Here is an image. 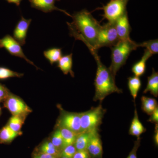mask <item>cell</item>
<instances>
[{"instance_id":"obj_5","label":"cell","mask_w":158,"mask_h":158,"mask_svg":"<svg viewBox=\"0 0 158 158\" xmlns=\"http://www.w3.org/2000/svg\"><path fill=\"white\" fill-rule=\"evenodd\" d=\"M119 41L115 23L108 22L101 26L98 35L96 49L103 47H112Z\"/></svg>"},{"instance_id":"obj_26","label":"cell","mask_w":158,"mask_h":158,"mask_svg":"<svg viewBox=\"0 0 158 158\" xmlns=\"http://www.w3.org/2000/svg\"><path fill=\"white\" fill-rule=\"evenodd\" d=\"M24 75L23 74L19 73L16 72L0 66V80H4L12 77H21Z\"/></svg>"},{"instance_id":"obj_9","label":"cell","mask_w":158,"mask_h":158,"mask_svg":"<svg viewBox=\"0 0 158 158\" xmlns=\"http://www.w3.org/2000/svg\"><path fill=\"white\" fill-rule=\"evenodd\" d=\"M0 48H5L12 56L22 58L29 64L34 65L37 69H39V68L34 64V62L26 57L23 52L21 45L10 35H6L0 39Z\"/></svg>"},{"instance_id":"obj_15","label":"cell","mask_w":158,"mask_h":158,"mask_svg":"<svg viewBox=\"0 0 158 158\" xmlns=\"http://www.w3.org/2000/svg\"><path fill=\"white\" fill-rule=\"evenodd\" d=\"M146 129L144 127L139 119L137 109L135 108L134 118L129 131V134L131 135L136 136L137 138L140 137L141 134L145 132Z\"/></svg>"},{"instance_id":"obj_34","label":"cell","mask_w":158,"mask_h":158,"mask_svg":"<svg viewBox=\"0 0 158 158\" xmlns=\"http://www.w3.org/2000/svg\"><path fill=\"white\" fill-rule=\"evenodd\" d=\"M33 157V158H57V157L55 156L43 153L38 152L37 151H36L34 153Z\"/></svg>"},{"instance_id":"obj_4","label":"cell","mask_w":158,"mask_h":158,"mask_svg":"<svg viewBox=\"0 0 158 158\" xmlns=\"http://www.w3.org/2000/svg\"><path fill=\"white\" fill-rule=\"evenodd\" d=\"M106 110L99 105L96 107H92L86 112L81 113V131H92L99 129L102 123Z\"/></svg>"},{"instance_id":"obj_32","label":"cell","mask_w":158,"mask_h":158,"mask_svg":"<svg viewBox=\"0 0 158 158\" xmlns=\"http://www.w3.org/2000/svg\"><path fill=\"white\" fill-rule=\"evenodd\" d=\"M148 121L155 124H158V107L150 115Z\"/></svg>"},{"instance_id":"obj_12","label":"cell","mask_w":158,"mask_h":158,"mask_svg":"<svg viewBox=\"0 0 158 158\" xmlns=\"http://www.w3.org/2000/svg\"><path fill=\"white\" fill-rule=\"evenodd\" d=\"M115 27L119 40L130 39L131 27L129 22L127 11L115 22Z\"/></svg>"},{"instance_id":"obj_35","label":"cell","mask_w":158,"mask_h":158,"mask_svg":"<svg viewBox=\"0 0 158 158\" xmlns=\"http://www.w3.org/2000/svg\"><path fill=\"white\" fill-rule=\"evenodd\" d=\"M154 141L156 146L158 145V124H155V134L154 135Z\"/></svg>"},{"instance_id":"obj_29","label":"cell","mask_w":158,"mask_h":158,"mask_svg":"<svg viewBox=\"0 0 158 158\" xmlns=\"http://www.w3.org/2000/svg\"><path fill=\"white\" fill-rule=\"evenodd\" d=\"M77 149L74 145L71 144L64 147L60 152L59 157H64L67 158H73L77 152Z\"/></svg>"},{"instance_id":"obj_18","label":"cell","mask_w":158,"mask_h":158,"mask_svg":"<svg viewBox=\"0 0 158 158\" xmlns=\"http://www.w3.org/2000/svg\"><path fill=\"white\" fill-rule=\"evenodd\" d=\"M149 92L155 97L158 96V73L152 69V73L148 77L147 87L144 90V93Z\"/></svg>"},{"instance_id":"obj_36","label":"cell","mask_w":158,"mask_h":158,"mask_svg":"<svg viewBox=\"0 0 158 158\" xmlns=\"http://www.w3.org/2000/svg\"><path fill=\"white\" fill-rule=\"evenodd\" d=\"M6 1L9 3H12L16 5V6H19L23 0H6Z\"/></svg>"},{"instance_id":"obj_25","label":"cell","mask_w":158,"mask_h":158,"mask_svg":"<svg viewBox=\"0 0 158 158\" xmlns=\"http://www.w3.org/2000/svg\"><path fill=\"white\" fill-rule=\"evenodd\" d=\"M25 118L20 116H12L9 119L7 125L10 128L17 132H20L21 129L22 127Z\"/></svg>"},{"instance_id":"obj_17","label":"cell","mask_w":158,"mask_h":158,"mask_svg":"<svg viewBox=\"0 0 158 158\" xmlns=\"http://www.w3.org/2000/svg\"><path fill=\"white\" fill-rule=\"evenodd\" d=\"M73 54L66 55L61 57L58 62V67L65 75L70 73L72 77H74V73L72 70Z\"/></svg>"},{"instance_id":"obj_11","label":"cell","mask_w":158,"mask_h":158,"mask_svg":"<svg viewBox=\"0 0 158 158\" xmlns=\"http://www.w3.org/2000/svg\"><path fill=\"white\" fill-rule=\"evenodd\" d=\"M31 21L32 19H26L22 16L13 31V38L21 46L25 44L27 33Z\"/></svg>"},{"instance_id":"obj_23","label":"cell","mask_w":158,"mask_h":158,"mask_svg":"<svg viewBox=\"0 0 158 158\" xmlns=\"http://www.w3.org/2000/svg\"><path fill=\"white\" fill-rule=\"evenodd\" d=\"M44 55L48 60L51 65L59 62V59L62 57V52L61 48H53L49 49L44 51Z\"/></svg>"},{"instance_id":"obj_33","label":"cell","mask_w":158,"mask_h":158,"mask_svg":"<svg viewBox=\"0 0 158 158\" xmlns=\"http://www.w3.org/2000/svg\"><path fill=\"white\" fill-rule=\"evenodd\" d=\"M73 158H90L87 151H77Z\"/></svg>"},{"instance_id":"obj_14","label":"cell","mask_w":158,"mask_h":158,"mask_svg":"<svg viewBox=\"0 0 158 158\" xmlns=\"http://www.w3.org/2000/svg\"><path fill=\"white\" fill-rule=\"evenodd\" d=\"M99 130V129H97L92 131H85L78 134L74 143L77 151L86 150L88 143L94 133Z\"/></svg>"},{"instance_id":"obj_28","label":"cell","mask_w":158,"mask_h":158,"mask_svg":"<svg viewBox=\"0 0 158 158\" xmlns=\"http://www.w3.org/2000/svg\"><path fill=\"white\" fill-rule=\"evenodd\" d=\"M138 47H142L146 48L152 55L158 54V39L154 40H150L145 41L142 43L138 44Z\"/></svg>"},{"instance_id":"obj_30","label":"cell","mask_w":158,"mask_h":158,"mask_svg":"<svg viewBox=\"0 0 158 158\" xmlns=\"http://www.w3.org/2000/svg\"><path fill=\"white\" fill-rule=\"evenodd\" d=\"M141 138L140 137L137 138V140L135 141L134 147L132 149L131 151L129 154L127 158H137V151L140 146L141 143Z\"/></svg>"},{"instance_id":"obj_27","label":"cell","mask_w":158,"mask_h":158,"mask_svg":"<svg viewBox=\"0 0 158 158\" xmlns=\"http://www.w3.org/2000/svg\"><path fill=\"white\" fill-rule=\"evenodd\" d=\"M51 141L60 152L63 148V139L59 127H57V129L54 131Z\"/></svg>"},{"instance_id":"obj_10","label":"cell","mask_w":158,"mask_h":158,"mask_svg":"<svg viewBox=\"0 0 158 158\" xmlns=\"http://www.w3.org/2000/svg\"><path fill=\"white\" fill-rule=\"evenodd\" d=\"M99 130L94 133L86 148L90 158H103L102 143Z\"/></svg>"},{"instance_id":"obj_19","label":"cell","mask_w":158,"mask_h":158,"mask_svg":"<svg viewBox=\"0 0 158 158\" xmlns=\"http://www.w3.org/2000/svg\"><path fill=\"white\" fill-rule=\"evenodd\" d=\"M21 134V133L15 131L7 125L0 130V143H10Z\"/></svg>"},{"instance_id":"obj_7","label":"cell","mask_w":158,"mask_h":158,"mask_svg":"<svg viewBox=\"0 0 158 158\" xmlns=\"http://www.w3.org/2000/svg\"><path fill=\"white\" fill-rule=\"evenodd\" d=\"M4 107L9 110L12 116L25 118L32 111L21 99L11 93L4 101Z\"/></svg>"},{"instance_id":"obj_8","label":"cell","mask_w":158,"mask_h":158,"mask_svg":"<svg viewBox=\"0 0 158 158\" xmlns=\"http://www.w3.org/2000/svg\"><path fill=\"white\" fill-rule=\"evenodd\" d=\"M58 127L65 128L78 135L81 133V113H71L61 109Z\"/></svg>"},{"instance_id":"obj_20","label":"cell","mask_w":158,"mask_h":158,"mask_svg":"<svg viewBox=\"0 0 158 158\" xmlns=\"http://www.w3.org/2000/svg\"><path fill=\"white\" fill-rule=\"evenodd\" d=\"M141 101V109L148 115H150L158 107L157 102L154 98L143 96Z\"/></svg>"},{"instance_id":"obj_21","label":"cell","mask_w":158,"mask_h":158,"mask_svg":"<svg viewBox=\"0 0 158 158\" xmlns=\"http://www.w3.org/2000/svg\"><path fill=\"white\" fill-rule=\"evenodd\" d=\"M141 83L140 77L134 76L130 77L128 78V86L131 95L134 99V101H135L138 95V91L141 88Z\"/></svg>"},{"instance_id":"obj_22","label":"cell","mask_w":158,"mask_h":158,"mask_svg":"<svg viewBox=\"0 0 158 158\" xmlns=\"http://www.w3.org/2000/svg\"><path fill=\"white\" fill-rule=\"evenodd\" d=\"M37 152L47 154L59 157L60 151L52 144L51 141H46L42 143L37 149Z\"/></svg>"},{"instance_id":"obj_1","label":"cell","mask_w":158,"mask_h":158,"mask_svg":"<svg viewBox=\"0 0 158 158\" xmlns=\"http://www.w3.org/2000/svg\"><path fill=\"white\" fill-rule=\"evenodd\" d=\"M73 21L68 23L70 35L81 40L90 51L96 49L98 35L101 25L87 10L76 12L72 15Z\"/></svg>"},{"instance_id":"obj_16","label":"cell","mask_w":158,"mask_h":158,"mask_svg":"<svg viewBox=\"0 0 158 158\" xmlns=\"http://www.w3.org/2000/svg\"><path fill=\"white\" fill-rule=\"evenodd\" d=\"M152 56V54L148 50H144V55L141 60L133 65L132 68V71L135 76L140 77L144 74L146 70V62Z\"/></svg>"},{"instance_id":"obj_3","label":"cell","mask_w":158,"mask_h":158,"mask_svg":"<svg viewBox=\"0 0 158 158\" xmlns=\"http://www.w3.org/2000/svg\"><path fill=\"white\" fill-rule=\"evenodd\" d=\"M138 47V44L131 39L119 40L111 47V64L109 69L115 77L117 72L125 64L130 54Z\"/></svg>"},{"instance_id":"obj_13","label":"cell","mask_w":158,"mask_h":158,"mask_svg":"<svg viewBox=\"0 0 158 158\" xmlns=\"http://www.w3.org/2000/svg\"><path fill=\"white\" fill-rule=\"evenodd\" d=\"M31 7L45 12L48 13L53 11H59L72 17V15L65 10L59 9L55 6V2L58 0H29Z\"/></svg>"},{"instance_id":"obj_38","label":"cell","mask_w":158,"mask_h":158,"mask_svg":"<svg viewBox=\"0 0 158 158\" xmlns=\"http://www.w3.org/2000/svg\"><path fill=\"white\" fill-rule=\"evenodd\" d=\"M1 112H2V109H1V107H0V115L1 114Z\"/></svg>"},{"instance_id":"obj_31","label":"cell","mask_w":158,"mask_h":158,"mask_svg":"<svg viewBox=\"0 0 158 158\" xmlns=\"http://www.w3.org/2000/svg\"><path fill=\"white\" fill-rule=\"evenodd\" d=\"M10 93L9 90L5 86L0 84V102L4 101Z\"/></svg>"},{"instance_id":"obj_2","label":"cell","mask_w":158,"mask_h":158,"mask_svg":"<svg viewBox=\"0 0 158 158\" xmlns=\"http://www.w3.org/2000/svg\"><path fill=\"white\" fill-rule=\"evenodd\" d=\"M97 65L96 77L94 80L95 95L93 98L94 102H102L106 97L111 94L122 93V90L118 88L115 83V77L109 68L106 67L101 61L96 51H91Z\"/></svg>"},{"instance_id":"obj_37","label":"cell","mask_w":158,"mask_h":158,"mask_svg":"<svg viewBox=\"0 0 158 158\" xmlns=\"http://www.w3.org/2000/svg\"><path fill=\"white\" fill-rule=\"evenodd\" d=\"M57 158H67L64 157H58Z\"/></svg>"},{"instance_id":"obj_6","label":"cell","mask_w":158,"mask_h":158,"mask_svg":"<svg viewBox=\"0 0 158 158\" xmlns=\"http://www.w3.org/2000/svg\"><path fill=\"white\" fill-rule=\"evenodd\" d=\"M129 0H110L104 6V18L107 19L108 22L114 23L122 16L127 11L126 6Z\"/></svg>"},{"instance_id":"obj_24","label":"cell","mask_w":158,"mask_h":158,"mask_svg":"<svg viewBox=\"0 0 158 158\" xmlns=\"http://www.w3.org/2000/svg\"><path fill=\"white\" fill-rule=\"evenodd\" d=\"M61 131L63 139V149L64 147L71 144H73L75 141L78 135L70 130L65 128L59 127Z\"/></svg>"}]
</instances>
